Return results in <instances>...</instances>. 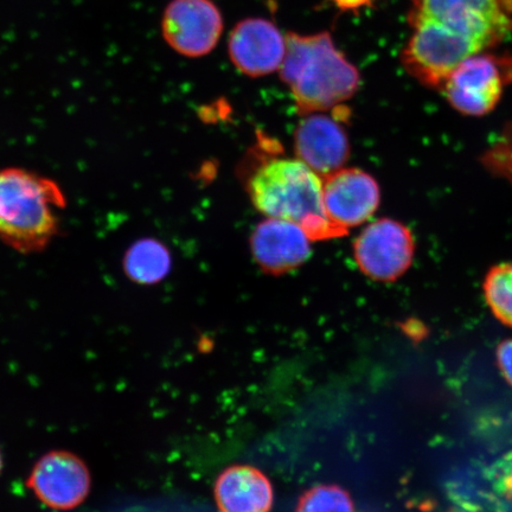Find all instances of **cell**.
I'll use <instances>...</instances> for the list:
<instances>
[{
	"label": "cell",
	"mask_w": 512,
	"mask_h": 512,
	"mask_svg": "<svg viewBox=\"0 0 512 512\" xmlns=\"http://www.w3.org/2000/svg\"><path fill=\"white\" fill-rule=\"evenodd\" d=\"M408 24L403 67L421 85L441 91L460 63L511 34L512 0H411Z\"/></svg>",
	"instance_id": "cell-1"
},
{
	"label": "cell",
	"mask_w": 512,
	"mask_h": 512,
	"mask_svg": "<svg viewBox=\"0 0 512 512\" xmlns=\"http://www.w3.org/2000/svg\"><path fill=\"white\" fill-rule=\"evenodd\" d=\"M279 73L302 115L332 110L350 100L361 83L360 72L338 50L328 31L286 32V54Z\"/></svg>",
	"instance_id": "cell-2"
},
{
	"label": "cell",
	"mask_w": 512,
	"mask_h": 512,
	"mask_svg": "<svg viewBox=\"0 0 512 512\" xmlns=\"http://www.w3.org/2000/svg\"><path fill=\"white\" fill-rule=\"evenodd\" d=\"M247 190L261 214L297 223L311 241L348 235L325 214L323 178L298 158H275L261 164L249 177Z\"/></svg>",
	"instance_id": "cell-3"
},
{
	"label": "cell",
	"mask_w": 512,
	"mask_h": 512,
	"mask_svg": "<svg viewBox=\"0 0 512 512\" xmlns=\"http://www.w3.org/2000/svg\"><path fill=\"white\" fill-rule=\"evenodd\" d=\"M66 197L51 179L23 169L0 171V240L22 254L44 251L59 233Z\"/></svg>",
	"instance_id": "cell-4"
},
{
	"label": "cell",
	"mask_w": 512,
	"mask_h": 512,
	"mask_svg": "<svg viewBox=\"0 0 512 512\" xmlns=\"http://www.w3.org/2000/svg\"><path fill=\"white\" fill-rule=\"evenodd\" d=\"M414 251L411 230L392 219H381L369 224L354 243L358 268L376 281L399 279L411 267Z\"/></svg>",
	"instance_id": "cell-5"
},
{
	"label": "cell",
	"mask_w": 512,
	"mask_h": 512,
	"mask_svg": "<svg viewBox=\"0 0 512 512\" xmlns=\"http://www.w3.org/2000/svg\"><path fill=\"white\" fill-rule=\"evenodd\" d=\"M28 488L46 507L73 510L86 502L92 476L85 460L70 451H50L38 460L27 480Z\"/></svg>",
	"instance_id": "cell-6"
},
{
	"label": "cell",
	"mask_w": 512,
	"mask_h": 512,
	"mask_svg": "<svg viewBox=\"0 0 512 512\" xmlns=\"http://www.w3.org/2000/svg\"><path fill=\"white\" fill-rule=\"evenodd\" d=\"M222 12L213 0H171L162 17V34L179 55L207 56L220 42Z\"/></svg>",
	"instance_id": "cell-7"
},
{
	"label": "cell",
	"mask_w": 512,
	"mask_h": 512,
	"mask_svg": "<svg viewBox=\"0 0 512 512\" xmlns=\"http://www.w3.org/2000/svg\"><path fill=\"white\" fill-rule=\"evenodd\" d=\"M504 85L503 61L479 53L459 64L441 92L459 113L483 117L501 101Z\"/></svg>",
	"instance_id": "cell-8"
},
{
	"label": "cell",
	"mask_w": 512,
	"mask_h": 512,
	"mask_svg": "<svg viewBox=\"0 0 512 512\" xmlns=\"http://www.w3.org/2000/svg\"><path fill=\"white\" fill-rule=\"evenodd\" d=\"M228 53L240 73L249 78H262L277 72L283 64L286 34L270 19H242L230 32Z\"/></svg>",
	"instance_id": "cell-9"
},
{
	"label": "cell",
	"mask_w": 512,
	"mask_h": 512,
	"mask_svg": "<svg viewBox=\"0 0 512 512\" xmlns=\"http://www.w3.org/2000/svg\"><path fill=\"white\" fill-rule=\"evenodd\" d=\"M380 202L379 184L366 171L343 168L323 178L325 214L345 232L367 222Z\"/></svg>",
	"instance_id": "cell-10"
},
{
	"label": "cell",
	"mask_w": 512,
	"mask_h": 512,
	"mask_svg": "<svg viewBox=\"0 0 512 512\" xmlns=\"http://www.w3.org/2000/svg\"><path fill=\"white\" fill-rule=\"evenodd\" d=\"M297 158L324 178L344 168L350 157L347 131L322 113L304 115L294 131Z\"/></svg>",
	"instance_id": "cell-11"
},
{
	"label": "cell",
	"mask_w": 512,
	"mask_h": 512,
	"mask_svg": "<svg viewBox=\"0 0 512 512\" xmlns=\"http://www.w3.org/2000/svg\"><path fill=\"white\" fill-rule=\"evenodd\" d=\"M253 258L267 274L283 275L297 270L310 259V238L297 223L268 217L251 235Z\"/></svg>",
	"instance_id": "cell-12"
},
{
	"label": "cell",
	"mask_w": 512,
	"mask_h": 512,
	"mask_svg": "<svg viewBox=\"0 0 512 512\" xmlns=\"http://www.w3.org/2000/svg\"><path fill=\"white\" fill-rule=\"evenodd\" d=\"M217 508L226 512H265L274 504L271 480L251 465H233L216 480Z\"/></svg>",
	"instance_id": "cell-13"
},
{
	"label": "cell",
	"mask_w": 512,
	"mask_h": 512,
	"mask_svg": "<svg viewBox=\"0 0 512 512\" xmlns=\"http://www.w3.org/2000/svg\"><path fill=\"white\" fill-rule=\"evenodd\" d=\"M124 272L134 284L151 286L162 283L172 268L169 248L157 239L137 240L124 255Z\"/></svg>",
	"instance_id": "cell-14"
},
{
	"label": "cell",
	"mask_w": 512,
	"mask_h": 512,
	"mask_svg": "<svg viewBox=\"0 0 512 512\" xmlns=\"http://www.w3.org/2000/svg\"><path fill=\"white\" fill-rule=\"evenodd\" d=\"M484 292L494 315L512 326V264L492 268L486 277Z\"/></svg>",
	"instance_id": "cell-15"
},
{
	"label": "cell",
	"mask_w": 512,
	"mask_h": 512,
	"mask_svg": "<svg viewBox=\"0 0 512 512\" xmlns=\"http://www.w3.org/2000/svg\"><path fill=\"white\" fill-rule=\"evenodd\" d=\"M297 511H354V502L349 495L338 485H316L300 496Z\"/></svg>",
	"instance_id": "cell-16"
},
{
	"label": "cell",
	"mask_w": 512,
	"mask_h": 512,
	"mask_svg": "<svg viewBox=\"0 0 512 512\" xmlns=\"http://www.w3.org/2000/svg\"><path fill=\"white\" fill-rule=\"evenodd\" d=\"M497 361L504 379L512 387V339L503 342L497 350Z\"/></svg>",
	"instance_id": "cell-17"
},
{
	"label": "cell",
	"mask_w": 512,
	"mask_h": 512,
	"mask_svg": "<svg viewBox=\"0 0 512 512\" xmlns=\"http://www.w3.org/2000/svg\"><path fill=\"white\" fill-rule=\"evenodd\" d=\"M335 8L349 14H358L363 9L373 5L374 0H329Z\"/></svg>",
	"instance_id": "cell-18"
},
{
	"label": "cell",
	"mask_w": 512,
	"mask_h": 512,
	"mask_svg": "<svg viewBox=\"0 0 512 512\" xmlns=\"http://www.w3.org/2000/svg\"><path fill=\"white\" fill-rule=\"evenodd\" d=\"M3 470V456L2 451H0V473H2Z\"/></svg>",
	"instance_id": "cell-19"
},
{
	"label": "cell",
	"mask_w": 512,
	"mask_h": 512,
	"mask_svg": "<svg viewBox=\"0 0 512 512\" xmlns=\"http://www.w3.org/2000/svg\"><path fill=\"white\" fill-rule=\"evenodd\" d=\"M508 488L512 491V472H511V475L508 478Z\"/></svg>",
	"instance_id": "cell-20"
}]
</instances>
